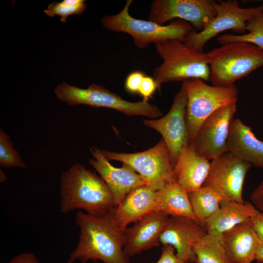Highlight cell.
Wrapping results in <instances>:
<instances>
[{
  "label": "cell",
  "mask_w": 263,
  "mask_h": 263,
  "mask_svg": "<svg viewBox=\"0 0 263 263\" xmlns=\"http://www.w3.org/2000/svg\"><path fill=\"white\" fill-rule=\"evenodd\" d=\"M157 212L169 217H187L198 223L188 193L176 181L157 191Z\"/></svg>",
  "instance_id": "obj_22"
},
{
  "label": "cell",
  "mask_w": 263,
  "mask_h": 263,
  "mask_svg": "<svg viewBox=\"0 0 263 263\" xmlns=\"http://www.w3.org/2000/svg\"><path fill=\"white\" fill-rule=\"evenodd\" d=\"M196 263H230L221 236L208 233L194 245Z\"/></svg>",
  "instance_id": "obj_24"
},
{
  "label": "cell",
  "mask_w": 263,
  "mask_h": 263,
  "mask_svg": "<svg viewBox=\"0 0 263 263\" xmlns=\"http://www.w3.org/2000/svg\"><path fill=\"white\" fill-rule=\"evenodd\" d=\"M7 180V177L5 173L0 169V182H5Z\"/></svg>",
  "instance_id": "obj_35"
},
{
  "label": "cell",
  "mask_w": 263,
  "mask_h": 263,
  "mask_svg": "<svg viewBox=\"0 0 263 263\" xmlns=\"http://www.w3.org/2000/svg\"><path fill=\"white\" fill-rule=\"evenodd\" d=\"M248 33L241 35L225 34L217 38L221 45L233 42L253 44L263 50V13L249 20L246 23Z\"/></svg>",
  "instance_id": "obj_25"
},
{
  "label": "cell",
  "mask_w": 263,
  "mask_h": 263,
  "mask_svg": "<svg viewBox=\"0 0 263 263\" xmlns=\"http://www.w3.org/2000/svg\"><path fill=\"white\" fill-rule=\"evenodd\" d=\"M207 233L205 228L191 219L170 216L160 235V242L163 245L172 246L184 262L195 263L194 245Z\"/></svg>",
  "instance_id": "obj_15"
},
{
  "label": "cell",
  "mask_w": 263,
  "mask_h": 263,
  "mask_svg": "<svg viewBox=\"0 0 263 263\" xmlns=\"http://www.w3.org/2000/svg\"><path fill=\"white\" fill-rule=\"evenodd\" d=\"M186 263H189V262H186Z\"/></svg>",
  "instance_id": "obj_36"
},
{
  "label": "cell",
  "mask_w": 263,
  "mask_h": 263,
  "mask_svg": "<svg viewBox=\"0 0 263 263\" xmlns=\"http://www.w3.org/2000/svg\"><path fill=\"white\" fill-rule=\"evenodd\" d=\"M156 88L157 85L155 79L150 76L145 75L138 93L143 97V100L148 101Z\"/></svg>",
  "instance_id": "obj_30"
},
{
  "label": "cell",
  "mask_w": 263,
  "mask_h": 263,
  "mask_svg": "<svg viewBox=\"0 0 263 263\" xmlns=\"http://www.w3.org/2000/svg\"><path fill=\"white\" fill-rule=\"evenodd\" d=\"M210 162L189 144L181 151L174 167L176 182L189 193L203 186L209 172Z\"/></svg>",
  "instance_id": "obj_19"
},
{
  "label": "cell",
  "mask_w": 263,
  "mask_h": 263,
  "mask_svg": "<svg viewBox=\"0 0 263 263\" xmlns=\"http://www.w3.org/2000/svg\"><path fill=\"white\" fill-rule=\"evenodd\" d=\"M228 152L240 159L263 169V141L240 119L232 120L227 141Z\"/></svg>",
  "instance_id": "obj_20"
},
{
  "label": "cell",
  "mask_w": 263,
  "mask_h": 263,
  "mask_svg": "<svg viewBox=\"0 0 263 263\" xmlns=\"http://www.w3.org/2000/svg\"><path fill=\"white\" fill-rule=\"evenodd\" d=\"M113 209L102 217L81 210L77 212L75 222L80 230L78 242L67 263H74L76 260L80 263L97 260L103 263H129L124 251V233L113 222Z\"/></svg>",
  "instance_id": "obj_1"
},
{
  "label": "cell",
  "mask_w": 263,
  "mask_h": 263,
  "mask_svg": "<svg viewBox=\"0 0 263 263\" xmlns=\"http://www.w3.org/2000/svg\"><path fill=\"white\" fill-rule=\"evenodd\" d=\"M250 220L260 240L263 242V213L258 210Z\"/></svg>",
  "instance_id": "obj_33"
},
{
  "label": "cell",
  "mask_w": 263,
  "mask_h": 263,
  "mask_svg": "<svg viewBox=\"0 0 263 263\" xmlns=\"http://www.w3.org/2000/svg\"><path fill=\"white\" fill-rule=\"evenodd\" d=\"M145 75L141 71H134L130 73L125 81V88L131 93H138Z\"/></svg>",
  "instance_id": "obj_28"
},
{
  "label": "cell",
  "mask_w": 263,
  "mask_h": 263,
  "mask_svg": "<svg viewBox=\"0 0 263 263\" xmlns=\"http://www.w3.org/2000/svg\"><path fill=\"white\" fill-rule=\"evenodd\" d=\"M187 95L183 85L175 95L169 112L157 119H146L145 125L159 132L166 143L175 164L182 150L189 145L190 138L186 118Z\"/></svg>",
  "instance_id": "obj_12"
},
{
  "label": "cell",
  "mask_w": 263,
  "mask_h": 263,
  "mask_svg": "<svg viewBox=\"0 0 263 263\" xmlns=\"http://www.w3.org/2000/svg\"><path fill=\"white\" fill-rule=\"evenodd\" d=\"M236 111V103H231L218 109L204 121L192 144L198 153L212 160L228 151L230 125Z\"/></svg>",
  "instance_id": "obj_13"
},
{
  "label": "cell",
  "mask_w": 263,
  "mask_h": 263,
  "mask_svg": "<svg viewBox=\"0 0 263 263\" xmlns=\"http://www.w3.org/2000/svg\"><path fill=\"white\" fill-rule=\"evenodd\" d=\"M176 254L175 248L169 244L163 245L159 259L156 263H186Z\"/></svg>",
  "instance_id": "obj_29"
},
{
  "label": "cell",
  "mask_w": 263,
  "mask_h": 263,
  "mask_svg": "<svg viewBox=\"0 0 263 263\" xmlns=\"http://www.w3.org/2000/svg\"><path fill=\"white\" fill-rule=\"evenodd\" d=\"M87 5L83 0H63L51 3L44 13L50 17H61L60 21L65 22L67 17L73 15H80L86 9Z\"/></svg>",
  "instance_id": "obj_27"
},
{
  "label": "cell",
  "mask_w": 263,
  "mask_h": 263,
  "mask_svg": "<svg viewBox=\"0 0 263 263\" xmlns=\"http://www.w3.org/2000/svg\"><path fill=\"white\" fill-rule=\"evenodd\" d=\"M157 191L144 185L132 190L112 210L116 226L124 232L131 223H136L146 216L157 212Z\"/></svg>",
  "instance_id": "obj_16"
},
{
  "label": "cell",
  "mask_w": 263,
  "mask_h": 263,
  "mask_svg": "<svg viewBox=\"0 0 263 263\" xmlns=\"http://www.w3.org/2000/svg\"><path fill=\"white\" fill-rule=\"evenodd\" d=\"M188 194L198 222L206 229L207 220L219 209L222 199L212 188L203 186Z\"/></svg>",
  "instance_id": "obj_23"
},
{
  "label": "cell",
  "mask_w": 263,
  "mask_h": 263,
  "mask_svg": "<svg viewBox=\"0 0 263 263\" xmlns=\"http://www.w3.org/2000/svg\"><path fill=\"white\" fill-rule=\"evenodd\" d=\"M54 92L57 98L69 105H87L114 109L127 116L141 115L155 119L163 114L156 105L144 100L132 102L123 99L106 88L92 84L82 89L65 82L59 84Z\"/></svg>",
  "instance_id": "obj_6"
},
{
  "label": "cell",
  "mask_w": 263,
  "mask_h": 263,
  "mask_svg": "<svg viewBox=\"0 0 263 263\" xmlns=\"http://www.w3.org/2000/svg\"><path fill=\"white\" fill-rule=\"evenodd\" d=\"M258 210L249 202L222 201L219 209L206 222L207 233L221 236L224 232L250 220Z\"/></svg>",
  "instance_id": "obj_21"
},
{
  "label": "cell",
  "mask_w": 263,
  "mask_h": 263,
  "mask_svg": "<svg viewBox=\"0 0 263 263\" xmlns=\"http://www.w3.org/2000/svg\"><path fill=\"white\" fill-rule=\"evenodd\" d=\"M0 165L5 168H25V162L15 149L10 136L0 129Z\"/></svg>",
  "instance_id": "obj_26"
},
{
  "label": "cell",
  "mask_w": 263,
  "mask_h": 263,
  "mask_svg": "<svg viewBox=\"0 0 263 263\" xmlns=\"http://www.w3.org/2000/svg\"><path fill=\"white\" fill-rule=\"evenodd\" d=\"M216 16L201 31L193 29L185 38L184 43L189 48L203 51L205 45L218 34L232 30L241 34L246 31L247 22L263 13V3L255 7L242 8L236 0H220L215 4Z\"/></svg>",
  "instance_id": "obj_9"
},
{
  "label": "cell",
  "mask_w": 263,
  "mask_h": 263,
  "mask_svg": "<svg viewBox=\"0 0 263 263\" xmlns=\"http://www.w3.org/2000/svg\"><path fill=\"white\" fill-rule=\"evenodd\" d=\"M187 95L186 118L190 143H194L198 131L204 121L218 109L237 103L238 91L232 85L220 87L206 84L200 79L183 81Z\"/></svg>",
  "instance_id": "obj_7"
},
{
  "label": "cell",
  "mask_w": 263,
  "mask_h": 263,
  "mask_svg": "<svg viewBox=\"0 0 263 263\" xmlns=\"http://www.w3.org/2000/svg\"><path fill=\"white\" fill-rule=\"evenodd\" d=\"M169 216L159 212L152 213L138 221L124 232V251L128 257L160 245V235Z\"/></svg>",
  "instance_id": "obj_17"
},
{
  "label": "cell",
  "mask_w": 263,
  "mask_h": 263,
  "mask_svg": "<svg viewBox=\"0 0 263 263\" xmlns=\"http://www.w3.org/2000/svg\"><path fill=\"white\" fill-rule=\"evenodd\" d=\"M256 261L258 263H263V242L261 241L257 253Z\"/></svg>",
  "instance_id": "obj_34"
},
{
  "label": "cell",
  "mask_w": 263,
  "mask_h": 263,
  "mask_svg": "<svg viewBox=\"0 0 263 263\" xmlns=\"http://www.w3.org/2000/svg\"><path fill=\"white\" fill-rule=\"evenodd\" d=\"M106 157L126 164L140 174L148 186L158 191L176 182L174 165L168 146L162 138L153 147L136 153L116 152L102 150Z\"/></svg>",
  "instance_id": "obj_8"
},
{
  "label": "cell",
  "mask_w": 263,
  "mask_h": 263,
  "mask_svg": "<svg viewBox=\"0 0 263 263\" xmlns=\"http://www.w3.org/2000/svg\"><path fill=\"white\" fill-rule=\"evenodd\" d=\"M216 3L212 0H155L150 6L149 20L163 25L179 19L200 31L216 16Z\"/></svg>",
  "instance_id": "obj_11"
},
{
  "label": "cell",
  "mask_w": 263,
  "mask_h": 263,
  "mask_svg": "<svg viewBox=\"0 0 263 263\" xmlns=\"http://www.w3.org/2000/svg\"><path fill=\"white\" fill-rule=\"evenodd\" d=\"M8 263H40L36 256L31 252H25L14 257Z\"/></svg>",
  "instance_id": "obj_32"
},
{
  "label": "cell",
  "mask_w": 263,
  "mask_h": 263,
  "mask_svg": "<svg viewBox=\"0 0 263 263\" xmlns=\"http://www.w3.org/2000/svg\"><path fill=\"white\" fill-rule=\"evenodd\" d=\"M250 200L257 209L263 213V179L251 194Z\"/></svg>",
  "instance_id": "obj_31"
},
{
  "label": "cell",
  "mask_w": 263,
  "mask_h": 263,
  "mask_svg": "<svg viewBox=\"0 0 263 263\" xmlns=\"http://www.w3.org/2000/svg\"><path fill=\"white\" fill-rule=\"evenodd\" d=\"M252 166L227 151L211 160L208 176L203 186L212 188L222 201L244 202V183Z\"/></svg>",
  "instance_id": "obj_10"
},
{
  "label": "cell",
  "mask_w": 263,
  "mask_h": 263,
  "mask_svg": "<svg viewBox=\"0 0 263 263\" xmlns=\"http://www.w3.org/2000/svg\"><path fill=\"white\" fill-rule=\"evenodd\" d=\"M60 195L59 210L63 214L78 209L102 217L116 207L113 194L103 179L79 163L62 173Z\"/></svg>",
  "instance_id": "obj_2"
},
{
  "label": "cell",
  "mask_w": 263,
  "mask_h": 263,
  "mask_svg": "<svg viewBox=\"0 0 263 263\" xmlns=\"http://www.w3.org/2000/svg\"><path fill=\"white\" fill-rule=\"evenodd\" d=\"M211 85L231 86L234 83L263 66V50L248 43L233 42L207 53Z\"/></svg>",
  "instance_id": "obj_3"
},
{
  "label": "cell",
  "mask_w": 263,
  "mask_h": 263,
  "mask_svg": "<svg viewBox=\"0 0 263 263\" xmlns=\"http://www.w3.org/2000/svg\"><path fill=\"white\" fill-rule=\"evenodd\" d=\"M155 45L163 60L153 71L157 88L170 81L193 78L209 80L210 68L207 53L188 47L178 39H169Z\"/></svg>",
  "instance_id": "obj_4"
},
{
  "label": "cell",
  "mask_w": 263,
  "mask_h": 263,
  "mask_svg": "<svg viewBox=\"0 0 263 263\" xmlns=\"http://www.w3.org/2000/svg\"><path fill=\"white\" fill-rule=\"evenodd\" d=\"M132 0H127L122 10L118 14L106 16L102 19L103 26L108 30L131 35L135 45L144 49L151 44L169 39H178L184 41L187 34L193 28L188 22L177 19L166 25L154 22L136 19L129 13Z\"/></svg>",
  "instance_id": "obj_5"
},
{
  "label": "cell",
  "mask_w": 263,
  "mask_h": 263,
  "mask_svg": "<svg viewBox=\"0 0 263 263\" xmlns=\"http://www.w3.org/2000/svg\"><path fill=\"white\" fill-rule=\"evenodd\" d=\"M221 239L230 263L256 261L261 240L250 219L223 233Z\"/></svg>",
  "instance_id": "obj_18"
},
{
  "label": "cell",
  "mask_w": 263,
  "mask_h": 263,
  "mask_svg": "<svg viewBox=\"0 0 263 263\" xmlns=\"http://www.w3.org/2000/svg\"><path fill=\"white\" fill-rule=\"evenodd\" d=\"M90 151L93 158L88 159V162L107 185L114 197L116 206L135 188L147 186L143 178L129 166L123 164L121 168L113 166L102 150L96 147H92Z\"/></svg>",
  "instance_id": "obj_14"
}]
</instances>
